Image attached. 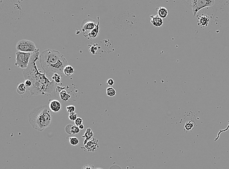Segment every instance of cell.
I'll use <instances>...</instances> for the list:
<instances>
[{"mask_svg":"<svg viewBox=\"0 0 229 169\" xmlns=\"http://www.w3.org/2000/svg\"><path fill=\"white\" fill-rule=\"evenodd\" d=\"M157 11V15L162 19H164L167 17L168 15V10L167 8L164 7H160L156 9Z\"/></svg>","mask_w":229,"mask_h":169,"instance_id":"obj_14","label":"cell"},{"mask_svg":"<svg viewBox=\"0 0 229 169\" xmlns=\"http://www.w3.org/2000/svg\"><path fill=\"white\" fill-rule=\"evenodd\" d=\"M101 169V168H96V169Z\"/></svg>","mask_w":229,"mask_h":169,"instance_id":"obj_31","label":"cell"},{"mask_svg":"<svg viewBox=\"0 0 229 169\" xmlns=\"http://www.w3.org/2000/svg\"><path fill=\"white\" fill-rule=\"evenodd\" d=\"M53 115L47 105H41L33 109L28 115V121L32 127L43 132L50 126Z\"/></svg>","mask_w":229,"mask_h":169,"instance_id":"obj_3","label":"cell"},{"mask_svg":"<svg viewBox=\"0 0 229 169\" xmlns=\"http://www.w3.org/2000/svg\"><path fill=\"white\" fill-rule=\"evenodd\" d=\"M151 24L156 27H161L163 24V19L160 17L158 15H151Z\"/></svg>","mask_w":229,"mask_h":169,"instance_id":"obj_12","label":"cell"},{"mask_svg":"<svg viewBox=\"0 0 229 169\" xmlns=\"http://www.w3.org/2000/svg\"><path fill=\"white\" fill-rule=\"evenodd\" d=\"M94 132L92 131L91 129L90 128H87V130L86 131V132H85L84 135L82 136V138H85L84 142V145L88 141H89V140L94 137Z\"/></svg>","mask_w":229,"mask_h":169,"instance_id":"obj_13","label":"cell"},{"mask_svg":"<svg viewBox=\"0 0 229 169\" xmlns=\"http://www.w3.org/2000/svg\"><path fill=\"white\" fill-rule=\"evenodd\" d=\"M97 24L95 21L91 18H87L83 21L81 24V29L85 37H87L89 33L96 27Z\"/></svg>","mask_w":229,"mask_h":169,"instance_id":"obj_7","label":"cell"},{"mask_svg":"<svg viewBox=\"0 0 229 169\" xmlns=\"http://www.w3.org/2000/svg\"><path fill=\"white\" fill-rule=\"evenodd\" d=\"M80 132V130L78 126H76V125L72 126L71 130L72 135H76L79 133Z\"/></svg>","mask_w":229,"mask_h":169,"instance_id":"obj_22","label":"cell"},{"mask_svg":"<svg viewBox=\"0 0 229 169\" xmlns=\"http://www.w3.org/2000/svg\"><path fill=\"white\" fill-rule=\"evenodd\" d=\"M195 126H196V124L195 123V121H193H193L190 120V121L186 122L185 124V126H184V127H185L186 130L187 131H190L193 130L195 127Z\"/></svg>","mask_w":229,"mask_h":169,"instance_id":"obj_17","label":"cell"},{"mask_svg":"<svg viewBox=\"0 0 229 169\" xmlns=\"http://www.w3.org/2000/svg\"><path fill=\"white\" fill-rule=\"evenodd\" d=\"M49 108L53 113H58L62 109V106L59 101L56 99L50 101L49 103Z\"/></svg>","mask_w":229,"mask_h":169,"instance_id":"obj_9","label":"cell"},{"mask_svg":"<svg viewBox=\"0 0 229 169\" xmlns=\"http://www.w3.org/2000/svg\"><path fill=\"white\" fill-rule=\"evenodd\" d=\"M81 169H95L94 166L92 165L86 164L83 166Z\"/></svg>","mask_w":229,"mask_h":169,"instance_id":"obj_28","label":"cell"},{"mask_svg":"<svg viewBox=\"0 0 229 169\" xmlns=\"http://www.w3.org/2000/svg\"><path fill=\"white\" fill-rule=\"evenodd\" d=\"M74 69L71 65H67L64 69V74L66 76H72L74 72Z\"/></svg>","mask_w":229,"mask_h":169,"instance_id":"obj_16","label":"cell"},{"mask_svg":"<svg viewBox=\"0 0 229 169\" xmlns=\"http://www.w3.org/2000/svg\"><path fill=\"white\" fill-rule=\"evenodd\" d=\"M41 66L45 74L52 78L55 74L64 76V69L68 65L67 60L60 52L47 49L39 56Z\"/></svg>","mask_w":229,"mask_h":169,"instance_id":"obj_2","label":"cell"},{"mask_svg":"<svg viewBox=\"0 0 229 169\" xmlns=\"http://www.w3.org/2000/svg\"><path fill=\"white\" fill-rule=\"evenodd\" d=\"M215 0H192L190 3L193 17L202 9L213 6L215 4Z\"/></svg>","mask_w":229,"mask_h":169,"instance_id":"obj_6","label":"cell"},{"mask_svg":"<svg viewBox=\"0 0 229 169\" xmlns=\"http://www.w3.org/2000/svg\"><path fill=\"white\" fill-rule=\"evenodd\" d=\"M27 88L24 83H21L20 84L19 86H18L17 90L18 93L19 94V95H23L25 93Z\"/></svg>","mask_w":229,"mask_h":169,"instance_id":"obj_18","label":"cell"},{"mask_svg":"<svg viewBox=\"0 0 229 169\" xmlns=\"http://www.w3.org/2000/svg\"><path fill=\"white\" fill-rule=\"evenodd\" d=\"M16 48L18 51L25 53H35L40 51L39 48H36L33 42L26 40H23L18 42Z\"/></svg>","mask_w":229,"mask_h":169,"instance_id":"obj_4","label":"cell"},{"mask_svg":"<svg viewBox=\"0 0 229 169\" xmlns=\"http://www.w3.org/2000/svg\"><path fill=\"white\" fill-rule=\"evenodd\" d=\"M100 32V27H99V17H97V24L94 30H92L91 32L89 33V35L87 36L86 38H87L89 40L94 39L98 37Z\"/></svg>","mask_w":229,"mask_h":169,"instance_id":"obj_11","label":"cell"},{"mask_svg":"<svg viewBox=\"0 0 229 169\" xmlns=\"http://www.w3.org/2000/svg\"><path fill=\"white\" fill-rule=\"evenodd\" d=\"M69 118L70 121H75L76 120L77 118H78V116L75 112H73L72 113L69 114Z\"/></svg>","mask_w":229,"mask_h":169,"instance_id":"obj_23","label":"cell"},{"mask_svg":"<svg viewBox=\"0 0 229 169\" xmlns=\"http://www.w3.org/2000/svg\"><path fill=\"white\" fill-rule=\"evenodd\" d=\"M40 53H33L28 67L23 71L25 80L29 79L32 82V86L28 88L32 96L39 95H51L55 89L56 83L47 78L45 73L39 71L37 66Z\"/></svg>","mask_w":229,"mask_h":169,"instance_id":"obj_1","label":"cell"},{"mask_svg":"<svg viewBox=\"0 0 229 169\" xmlns=\"http://www.w3.org/2000/svg\"><path fill=\"white\" fill-rule=\"evenodd\" d=\"M24 83H25V86H26V87H27L28 88H30V87L32 86V82H31V81H30L29 79H26V80H25Z\"/></svg>","mask_w":229,"mask_h":169,"instance_id":"obj_27","label":"cell"},{"mask_svg":"<svg viewBox=\"0 0 229 169\" xmlns=\"http://www.w3.org/2000/svg\"><path fill=\"white\" fill-rule=\"evenodd\" d=\"M73 125L72 124H69L65 128V131L67 134L69 135H72V133H71V130H72V128Z\"/></svg>","mask_w":229,"mask_h":169,"instance_id":"obj_25","label":"cell"},{"mask_svg":"<svg viewBox=\"0 0 229 169\" xmlns=\"http://www.w3.org/2000/svg\"><path fill=\"white\" fill-rule=\"evenodd\" d=\"M114 83V81L113 79H108L107 82V84L109 85V86H112Z\"/></svg>","mask_w":229,"mask_h":169,"instance_id":"obj_29","label":"cell"},{"mask_svg":"<svg viewBox=\"0 0 229 169\" xmlns=\"http://www.w3.org/2000/svg\"><path fill=\"white\" fill-rule=\"evenodd\" d=\"M60 97L61 99L64 101H69L71 98L70 94L67 93V92L65 90H62L60 92Z\"/></svg>","mask_w":229,"mask_h":169,"instance_id":"obj_15","label":"cell"},{"mask_svg":"<svg viewBox=\"0 0 229 169\" xmlns=\"http://www.w3.org/2000/svg\"><path fill=\"white\" fill-rule=\"evenodd\" d=\"M210 17L207 15H202L198 16L197 23L198 25L201 27H206L208 26L210 22Z\"/></svg>","mask_w":229,"mask_h":169,"instance_id":"obj_10","label":"cell"},{"mask_svg":"<svg viewBox=\"0 0 229 169\" xmlns=\"http://www.w3.org/2000/svg\"><path fill=\"white\" fill-rule=\"evenodd\" d=\"M33 53H25L18 51L16 53L15 65L20 68L25 70L28 67Z\"/></svg>","mask_w":229,"mask_h":169,"instance_id":"obj_5","label":"cell"},{"mask_svg":"<svg viewBox=\"0 0 229 169\" xmlns=\"http://www.w3.org/2000/svg\"><path fill=\"white\" fill-rule=\"evenodd\" d=\"M66 109H67V112L68 113H73V112H75L76 108H75V107L74 106L69 105L66 107Z\"/></svg>","mask_w":229,"mask_h":169,"instance_id":"obj_24","label":"cell"},{"mask_svg":"<svg viewBox=\"0 0 229 169\" xmlns=\"http://www.w3.org/2000/svg\"><path fill=\"white\" fill-rule=\"evenodd\" d=\"M62 76L58 74H55L52 77V80L55 83H60L61 81Z\"/></svg>","mask_w":229,"mask_h":169,"instance_id":"obj_21","label":"cell"},{"mask_svg":"<svg viewBox=\"0 0 229 169\" xmlns=\"http://www.w3.org/2000/svg\"><path fill=\"white\" fill-rule=\"evenodd\" d=\"M106 93L108 96L109 97H113L116 94V91L113 88L111 87H108L106 90Z\"/></svg>","mask_w":229,"mask_h":169,"instance_id":"obj_19","label":"cell"},{"mask_svg":"<svg viewBox=\"0 0 229 169\" xmlns=\"http://www.w3.org/2000/svg\"><path fill=\"white\" fill-rule=\"evenodd\" d=\"M99 148V141L96 138H94L85 145L84 147H81V149H84L85 151L89 153H94L98 150Z\"/></svg>","mask_w":229,"mask_h":169,"instance_id":"obj_8","label":"cell"},{"mask_svg":"<svg viewBox=\"0 0 229 169\" xmlns=\"http://www.w3.org/2000/svg\"><path fill=\"white\" fill-rule=\"evenodd\" d=\"M74 123H75V125L79 127L80 125L83 124V120H82V118H77L76 120L74 121Z\"/></svg>","mask_w":229,"mask_h":169,"instance_id":"obj_26","label":"cell"},{"mask_svg":"<svg viewBox=\"0 0 229 169\" xmlns=\"http://www.w3.org/2000/svg\"><path fill=\"white\" fill-rule=\"evenodd\" d=\"M78 127H79L80 130H83V129H84L85 126L83 124H82L81 125H80Z\"/></svg>","mask_w":229,"mask_h":169,"instance_id":"obj_30","label":"cell"},{"mask_svg":"<svg viewBox=\"0 0 229 169\" xmlns=\"http://www.w3.org/2000/svg\"><path fill=\"white\" fill-rule=\"evenodd\" d=\"M69 141L70 144L73 146H77L80 143V140L77 138L75 137H70L69 138Z\"/></svg>","mask_w":229,"mask_h":169,"instance_id":"obj_20","label":"cell"}]
</instances>
